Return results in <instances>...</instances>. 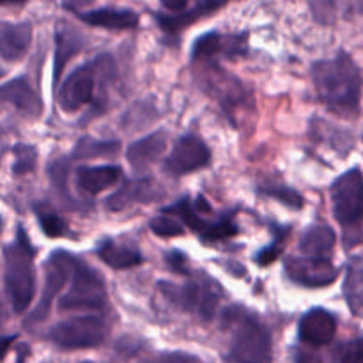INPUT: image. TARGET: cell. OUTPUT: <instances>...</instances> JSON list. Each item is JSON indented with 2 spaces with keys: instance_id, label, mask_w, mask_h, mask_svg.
I'll return each instance as SVG.
<instances>
[{
  "instance_id": "6da1fadb",
  "label": "cell",
  "mask_w": 363,
  "mask_h": 363,
  "mask_svg": "<svg viewBox=\"0 0 363 363\" xmlns=\"http://www.w3.org/2000/svg\"><path fill=\"white\" fill-rule=\"evenodd\" d=\"M312 84L319 101L340 117H357L360 112L363 78L358 64L347 52L332 59L315 60L311 67Z\"/></svg>"
},
{
  "instance_id": "7a4b0ae2",
  "label": "cell",
  "mask_w": 363,
  "mask_h": 363,
  "mask_svg": "<svg viewBox=\"0 0 363 363\" xmlns=\"http://www.w3.org/2000/svg\"><path fill=\"white\" fill-rule=\"evenodd\" d=\"M223 326L230 333L227 363H272L273 340L268 326L243 307L227 308Z\"/></svg>"
},
{
  "instance_id": "3957f363",
  "label": "cell",
  "mask_w": 363,
  "mask_h": 363,
  "mask_svg": "<svg viewBox=\"0 0 363 363\" xmlns=\"http://www.w3.org/2000/svg\"><path fill=\"white\" fill-rule=\"evenodd\" d=\"M162 213L181 218L183 225H186L204 245L223 243L240 234L236 215L230 211L216 215L202 195H197L195 201L190 197H181L177 202L163 208Z\"/></svg>"
},
{
  "instance_id": "277c9868",
  "label": "cell",
  "mask_w": 363,
  "mask_h": 363,
  "mask_svg": "<svg viewBox=\"0 0 363 363\" xmlns=\"http://www.w3.org/2000/svg\"><path fill=\"white\" fill-rule=\"evenodd\" d=\"M35 248L32 247L27 233L18 227L16 238L13 243L4 248V262H6V282L7 296L11 307L16 314H23L30 307L35 294V269H34Z\"/></svg>"
},
{
  "instance_id": "5b68a950",
  "label": "cell",
  "mask_w": 363,
  "mask_h": 363,
  "mask_svg": "<svg viewBox=\"0 0 363 363\" xmlns=\"http://www.w3.org/2000/svg\"><path fill=\"white\" fill-rule=\"evenodd\" d=\"M332 211L342 227L344 248L363 243V172L360 167L340 174L330 186Z\"/></svg>"
},
{
  "instance_id": "8992f818",
  "label": "cell",
  "mask_w": 363,
  "mask_h": 363,
  "mask_svg": "<svg viewBox=\"0 0 363 363\" xmlns=\"http://www.w3.org/2000/svg\"><path fill=\"white\" fill-rule=\"evenodd\" d=\"M158 287L174 307L188 314H195L202 321H211L222 301V289L204 273H194L184 284L160 280Z\"/></svg>"
},
{
  "instance_id": "52a82bcc",
  "label": "cell",
  "mask_w": 363,
  "mask_h": 363,
  "mask_svg": "<svg viewBox=\"0 0 363 363\" xmlns=\"http://www.w3.org/2000/svg\"><path fill=\"white\" fill-rule=\"evenodd\" d=\"M106 307V286L101 273L74 255L69 291L59 300L60 311H101Z\"/></svg>"
},
{
  "instance_id": "ba28073f",
  "label": "cell",
  "mask_w": 363,
  "mask_h": 363,
  "mask_svg": "<svg viewBox=\"0 0 363 363\" xmlns=\"http://www.w3.org/2000/svg\"><path fill=\"white\" fill-rule=\"evenodd\" d=\"M108 55H99L98 59L80 64L69 73V77L60 84L57 91L59 106L66 113H74L85 105L94 103L96 82L101 77Z\"/></svg>"
},
{
  "instance_id": "9c48e42d",
  "label": "cell",
  "mask_w": 363,
  "mask_h": 363,
  "mask_svg": "<svg viewBox=\"0 0 363 363\" xmlns=\"http://www.w3.org/2000/svg\"><path fill=\"white\" fill-rule=\"evenodd\" d=\"M108 330V323L101 315L89 314L59 323L50 330L48 337L62 350H91L105 342Z\"/></svg>"
},
{
  "instance_id": "30bf717a",
  "label": "cell",
  "mask_w": 363,
  "mask_h": 363,
  "mask_svg": "<svg viewBox=\"0 0 363 363\" xmlns=\"http://www.w3.org/2000/svg\"><path fill=\"white\" fill-rule=\"evenodd\" d=\"M73 261L74 254H69L66 250H57L50 254L48 261L45 262V286H43L41 298H39V303L35 305L30 318L27 319V325H38L48 318L53 300L66 287L67 280L71 279Z\"/></svg>"
},
{
  "instance_id": "8fae6325",
  "label": "cell",
  "mask_w": 363,
  "mask_h": 363,
  "mask_svg": "<svg viewBox=\"0 0 363 363\" xmlns=\"http://www.w3.org/2000/svg\"><path fill=\"white\" fill-rule=\"evenodd\" d=\"M213 155L204 140L195 133H186L174 144L172 151L163 160V170L174 177L199 172L211 163Z\"/></svg>"
},
{
  "instance_id": "7c38bea8",
  "label": "cell",
  "mask_w": 363,
  "mask_h": 363,
  "mask_svg": "<svg viewBox=\"0 0 363 363\" xmlns=\"http://www.w3.org/2000/svg\"><path fill=\"white\" fill-rule=\"evenodd\" d=\"M284 269L291 282L308 289L332 286L340 273L332 259H315L307 255H287L284 259Z\"/></svg>"
},
{
  "instance_id": "4fadbf2b",
  "label": "cell",
  "mask_w": 363,
  "mask_h": 363,
  "mask_svg": "<svg viewBox=\"0 0 363 363\" xmlns=\"http://www.w3.org/2000/svg\"><path fill=\"white\" fill-rule=\"evenodd\" d=\"M247 53V34L206 32L191 46V62L218 64L220 59H236Z\"/></svg>"
},
{
  "instance_id": "5bb4252c",
  "label": "cell",
  "mask_w": 363,
  "mask_h": 363,
  "mask_svg": "<svg viewBox=\"0 0 363 363\" xmlns=\"http://www.w3.org/2000/svg\"><path fill=\"white\" fill-rule=\"evenodd\" d=\"M337 333V318L326 308H311L298 325V339L308 346H326Z\"/></svg>"
},
{
  "instance_id": "9a60e30c",
  "label": "cell",
  "mask_w": 363,
  "mask_h": 363,
  "mask_svg": "<svg viewBox=\"0 0 363 363\" xmlns=\"http://www.w3.org/2000/svg\"><path fill=\"white\" fill-rule=\"evenodd\" d=\"M206 66V84H208L209 94L216 98L223 110L233 112V106L241 105L247 99L243 85L238 78L229 77L218 64H204Z\"/></svg>"
},
{
  "instance_id": "2e32d148",
  "label": "cell",
  "mask_w": 363,
  "mask_h": 363,
  "mask_svg": "<svg viewBox=\"0 0 363 363\" xmlns=\"http://www.w3.org/2000/svg\"><path fill=\"white\" fill-rule=\"evenodd\" d=\"M160 197H163L162 188L151 177H144V179L126 181L116 194L106 199L105 206L110 211L119 213L135 204H147V202L158 201Z\"/></svg>"
},
{
  "instance_id": "e0dca14e",
  "label": "cell",
  "mask_w": 363,
  "mask_h": 363,
  "mask_svg": "<svg viewBox=\"0 0 363 363\" xmlns=\"http://www.w3.org/2000/svg\"><path fill=\"white\" fill-rule=\"evenodd\" d=\"M0 103L13 106L27 117H39L43 113V99L25 77H16L0 85Z\"/></svg>"
},
{
  "instance_id": "ac0fdd59",
  "label": "cell",
  "mask_w": 363,
  "mask_h": 363,
  "mask_svg": "<svg viewBox=\"0 0 363 363\" xmlns=\"http://www.w3.org/2000/svg\"><path fill=\"white\" fill-rule=\"evenodd\" d=\"M77 16L91 27H101L106 30H133L140 23L138 13L130 7L103 6L96 7V9L80 11L77 13Z\"/></svg>"
},
{
  "instance_id": "d6986e66",
  "label": "cell",
  "mask_w": 363,
  "mask_h": 363,
  "mask_svg": "<svg viewBox=\"0 0 363 363\" xmlns=\"http://www.w3.org/2000/svg\"><path fill=\"white\" fill-rule=\"evenodd\" d=\"M85 38L69 23H59L55 28V57H53V91L59 87L60 77L74 55L84 50Z\"/></svg>"
},
{
  "instance_id": "ffe728a7",
  "label": "cell",
  "mask_w": 363,
  "mask_h": 363,
  "mask_svg": "<svg viewBox=\"0 0 363 363\" xmlns=\"http://www.w3.org/2000/svg\"><path fill=\"white\" fill-rule=\"evenodd\" d=\"M121 179H123V169L119 165H84L77 169V174H74V183L78 190L84 191L89 197H94L116 186Z\"/></svg>"
},
{
  "instance_id": "44dd1931",
  "label": "cell",
  "mask_w": 363,
  "mask_h": 363,
  "mask_svg": "<svg viewBox=\"0 0 363 363\" xmlns=\"http://www.w3.org/2000/svg\"><path fill=\"white\" fill-rule=\"evenodd\" d=\"M32 43V25L28 21H0V57L7 62L23 59Z\"/></svg>"
},
{
  "instance_id": "7402d4cb",
  "label": "cell",
  "mask_w": 363,
  "mask_h": 363,
  "mask_svg": "<svg viewBox=\"0 0 363 363\" xmlns=\"http://www.w3.org/2000/svg\"><path fill=\"white\" fill-rule=\"evenodd\" d=\"M225 6L223 2H197L194 6H188L184 11H179V13H156V23L160 25L165 34L176 35L179 34L181 30H184L186 27L194 25L195 21L202 20V18L209 16L215 11L222 9Z\"/></svg>"
},
{
  "instance_id": "603a6c76",
  "label": "cell",
  "mask_w": 363,
  "mask_h": 363,
  "mask_svg": "<svg viewBox=\"0 0 363 363\" xmlns=\"http://www.w3.org/2000/svg\"><path fill=\"white\" fill-rule=\"evenodd\" d=\"M167 144H169V133L165 130L152 131L145 135L140 140L130 144L126 149V160L135 170H145L151 167L160 156L165 152Z\"/></svg>"
},
{
  "instance_id": "cb8c5ba5",
  "label": "cell",
  "mask_w": 363,
  "mask_h": 363,
  "mask_svg": "<svg viewBox=\"0 0 363 363\" xmlns=\"http://www.w3.org/2000/svg\"><path fill=\"white\" fill-rule=\"evenodd\" d=\"M337 243V234L326 223H315L307 227L298 241V250L301 255L315 259H332V252Z\"/></svg>"
},
{
  "instance_id": "d4e9b609",
  "label": "cell",
  "mask_w": 363,
  "mask_h": 363,
  "mask_svg": "<svg viewBox=\"0 0 363 363\" xmlns=\"http://www.w3.org/2000/svg\"><path fill=\"white\" fill-rule=\"evenodd\" d=\"M96 254L108 268L117 269V272L137 268L144 262L142 252L138 248L128 243H117L116 240L101 241L96 248Z\"/></svg>"
},
{
  "instance_id": "484cf974",
  "label": "cell",
  "mask_w": 363,
  "mask_h": 363,
  "mask_svg": "<svg viewBox=\"0 0 363 363\" xmlns=\"http://www.w3.org/2000/svg\"><path fill=\"white\" fill-rule=\"evenodd\" d=\"M344 300L354 318H363V259L353 257L347 264L342 284Z\"/></svg>"
},
{
  "instance_id": "4316f807",
  "label": "cell",
  "mask_w": 363,
  "mask_h": 363,
  "mask_svg": "<svg viewBox=\"0 0 363 363\" xmlns=\"http://www.w3.org/2000/svg\"><path fill=\"white\" fill-rule=\"evenodd\" d=\"M119 140H99L92 137H82L77 142L71 152V160H96V158H113L119 155Z\"/></svg>"
},
{
  "instance_id": "83f0119b",
  "label": "cell",
  "mask_w": 363,
  "mask_h": 363,
  "mask_svg": "<svg viewBox=\"0 0 363 363\" xmlns=\"http://www.w3.org/2000/svg\"><path fill=\"white\" fill-rule=\"evenodd\" d=\"M69 163H71L69 156H67V158L53 160V162L50 163V169H48L50 179H52L53 188H55L57 194L62 197V201L66 202L67 208L85 209V204L74 201V199L71 197L69 190H67V172H69Z\"/></svg>"
},
{
  "instance_id": "f1b7e54d",
  "label": "cell",
  "mask_w": 363,
  "mask_h": 363,
  "mask_svg": "<svg viewBox=\"0 0 363 363\" xmlns=\"http://www.w3.org/2000/svg\"><path fill=\"white\" fill-rule=\"evenodd\" d=\"M257 194L264 195V197H272L275 201L282 202L284 206L291 209H301L305 204V199L300 191L293 190L287 184H277V183H264L257 186Z\"/></svg>"
},
{
  "instance_id": "f546056e",
  "label": "cell",
  "mask_w": 363,
  "mask_h": 363,
  "mask_svg": "<svg viewBox=\"0 0 363 363\" xmlns=\"http://www.w3.org/2000/svg\"><path fill=\"white\" fill-rule=\"evenodd\" d=\"M289 233H291L289 227L273 225V234H275V238H273L272 243L266 245L264 248H261V250L255 254V262H257L259 266L273 264V262L282 255L284 247H286V241L287 238H289Z\"/></svg>"
},
{
  "instance_id": "4dcf8cb0",
  "label": "cell",
  "mask_w": 363,
  "mask_h": 363,
  "mask_svg": "<svg viewBox=\"0 0 363 363\" xmlns=\"http://www.w3.org/2000/svg\"><path fill=\"white\" fill-rule=\"evenodd\" d=\"M35 215H38L41 230L48 238H60L67 234V223L59 213L52 211L48 208H35Z\"/></svg>"
},
{
  "instance_id": "1f68e13d",
  "label": "cell",
  "mask_w": 363,
  "mask_h": 363,
  "mask_svg": "<svg viewBox=\"0 0 363 363\" xmlns=\"http://www.w3.org/2000/svg\"><path fill=\"white\" fill-rule=\"evenodd\" d=\"M149 229L160 238H177L183 236L186 230H184L183 223H179L177 220H174L169 215H160L149 222Z\"/></svg>"
},
{
  "instance_id": "d6a6232c",
  "label": "cell",
  "mask_w": 363,
  "mask_h": 363,
  "mask_svg": "<svg viewBox=\"0 0 363 363\" xmlns=\"http://www.w3.org/2000/svg\"><path fill=\"white\" fill-rule=\"evenodd\" d=\"M16 162H14V174L32 172L35 167V151L28 145H20L16 149Z\"/></svg>"
},
{
  "instance_id": "836d02e7",
  "label": "cell",
  "mask_w": 363,
  "mask_h": 363,
  "mask_svg": "<svg viewBox=\"0 0 363 363\" xmlns=\"http://www.w3.org/2000/svg\"><path fill=\"white\" fill-rule=\"evenodd\" d=\"M165 261L167 264L172 268V272L179 273V275H184L188 279V277L194 275V272H191V268L188 266V257L186 254H181V252L177 250H172L169 252V254L165 255Z\"/></svg>"
},
{
  "instance_id": "e575fe53",
  "label": "cell",
  "mask_w": 363,
  "mask_h": 363,
  "mask_svg": "<svg viewBox=\"0 0 363 363\" xmlns=\"http://www.w3.org/2000/svg\"><path fill=\"white\" fill-rule=\"evenodd\" d=\"M340 363H363V339H354L344 346Z\"/></svg>"
},
{
  "instance_id": "d590c367",
  "label": "cell",
  "mask_w": 363,
  "mask_h": 363,
  "mask_svg": "<svg viewBox=\"0 0 363 363\" xmlns=\"http://www.w3.org/2000/svg\"><path fill=\"white\" fill-rule=\"evenodd\" d=\"M152 363H202L197 357L190 353H163Z\"/></svg>"
},
{
  "instance_id": "8d00e7d4",
  "label": "cell",
  "mask_w": 363,
  "mask_h": 363,
  "mask_svg": "<svg viewBox=\"0 0 363 363\" xmlns=\"http://www.w3.org/2000/svg\"><path fill=\"white\" fill-rule=\"evenodd\" d=\"M190 6V4L186 2V0H179V2H162V7L165 9V13H179V11H184L186 7Z\"/></svg>"
},
{
  "instance_id": "74e56055",
  "label": "cell",
  "mask_w": 363,
  "mask_h": 363,
  "mask_svg": "<svg viewBox=\"0 0 363 363\" xmlns=\"http://www.w3.org/2000/svg\"><path fill=\"white\" fill-rule=\"evenodd\" d=\"M294 363H323V362H321V358L315 357V354L300 351V353L296 354V358H294Z\"/></svg>"
},
{
  "instance_id": "f35d334b",
  "label": "cell",
  "mask_w": 363,
  "mask_h": 363,
  "mask_svg": "<svg viewBox=\"0 0 363 363\" xmlns=\"http://www.w3.org/2000/svg\"><path fill=\"white\" fill-rule=\"evenodd\" d=\"M14 340H16V335L4 337V339H0V362L4 360V357H6V354H7V351H9V347L13 346Z\"/></svg>"
},
{
  "instance_id": "ab89813d",
  "label": "cell",
  "mask_w": 363,
  "mask_h": 363,
  "mask_svg": "<svg viewBox=\"0 0 363 363\" xmlns=\"http://www.w3.org/2000/svg\"><path fill=\"white\" fill-rule=\"evenodd\" d=\"M2 74H4V71H2V69H0V77H2Z\"/></svg>"
},
{
  "instance_id": "60d3db41",
  "label": "cell",
  "mask_w": 363,
  "mask_h": 363,
  "mask_svg": "<svg viewBox=\"0 0 363 363\" xmlns=\"http://www.w3.org/2000/svg\"><path fill=\"white\" fill-rule=\"evenodd\" d=\"M0 229H2V220H0Z\"/></svg>"
},
{
  "instance_id": "b9f144b4",
  "label": "cell",
  "mask_w": 363,
  "mask_h": 363,
  "mask_svg": "<svg viewBox=\"0 0 363 363\" xmlns=\"http://www.w3.org/2000/svg\"><path fill=\"white\" fill-rule=\"evenodd\" d=\"M84 363H91V362H84Z\"/></svg>"
}]
</instances>
